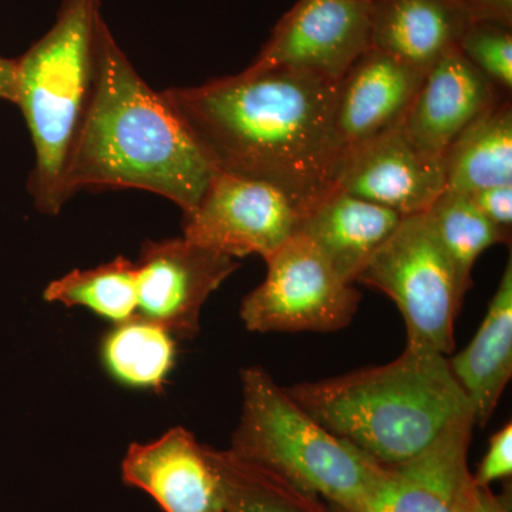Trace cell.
I'll list each match as a JSON object with an SVG mask.
<instances>
[{
    "label": "cell",
    "instance_id": "obj_9",
    "mask_svg": "<svg viewBox=\"0 0 512 512\" xmlns=\"http://www.w3.org/2000/svg\"><path fill=\"white\" fill-rule=\"evenodd\" d=\"M373 0H299L249 70H301L338 83L370 49Z\"/></svg>",
    "mask_w": 512,
    "mask_h": 512
},
{
    "label": "cell",
    "instance_id": "obj_5",
    "mask_svg": "<svg viewBox=\"0 0 512 512\" xmlns=\"http://www.w3.org/2000/svg\"><path fill=\"white\" fill-rule=\"evenodd\" d=\"M242 414L229 451L346 512H369L386 466L326 430L261 367L242 372Z\"/></svg>",
    "mask_w": 512,
    "mask_h": 512
},
{
    "label": "cell",
    "instance_id": "obj_16",
    "mask_svg": "<svg viewBox=\"0 0 512 512\" xmlns=\"http://www.w3.org/2000/svg\"><path fill=\"white\" fill-rule=\"evenodd\" d=\"M403 215L333 190L302 215L296 234L315 245L340 279L355 284Z\"/></svg>",
    "mask_w": 512,
    "mask_h": 512
},
{
    "label": "cell",
    "instance_id": "obj_21",
    "mask_svg": "<svg viewBox=\"0 0 512 512\" xmlns=\"http://www.w3.org/2000/svg\"><path fill=\"white\" fill-rule=\"evenodd\" d=\"M47 302L83 306L111 322L123 323L137 315V269L130 259H113L92 269H74L50 282L43 293Z\"/></svg>",
    "mask_w": 512,
    "mask_h": 512
},
{
    "label": "cell",
    "instance_id": "obj_3",
    "mask_svg": "<svg viewBox=\"0 0 512 512\" xmlns=\"http://www.w3.org/2000/svg\"><path fill=\"white\" fill-rule=\"evenodd\" d=\"M284 390L313 420L382 466L417 456L471 412L447 356L412 348L387 365Z\"/></svg>",
    "mask_w": 512,
    "mask_h": 512
},
{
    "label": "cell",
    "instance_id": "obj_15",
    "mask_svg": "<svg viewBox=\"0 0 512 512\" xmlns=\"http://www.w3.org/2000/svg\"><path fill=\"white\" fill-rule=\"evenodd\" d=\"M495 84L458 47L430 67L402 127L421 153L444 161L448 148L498 101Z\"/></svg>",
    "mask_w": 512,
    "mask_h": 512
},
{
    "label": "cell",
    "instance_id": "obj_24",
    "mask_svg": "<svg viewBox=\"0 0 512 512\" xmlns=\"http://www.w3.org/2000/svg\"><path fill=\"white\" fill-rule=\"evenodd\" d=\"M457 47L491 83L511 92V28L493 22H473L461 36Z\"/></svg>",
    "mask_w": 512,
    "mask_h": 512
},
{
    "label": "cell",
    "instance_id": "obj_1",
    "mask_svg": "<svg viewBox=\"0 0 512 512\" xmlns=\"http://www.w3.org/2000/svg\"><path fill=\"white\" fill-rule=\"evenodd\" d=\"M336 90L316 74L276 67L163 93L217 170L276 185L302 218L333 191Z\"/></svg>",
    "mask_w": 512,
    "mask_h": 512
},
{
    "label": "cell",
    "instance_id": "obj_7",
    "mask_svg": "<svg viewBox=\"0 0 512 512\" xmlns=\"http://www.w3.org/2000/svg\"><path fill=\"white\" fill-rule=\"evenodd\" d=\"M265 261V281L241 306L249 330L336 332L352 322L359 291L339 278L308 238L293 235Z\"/></svg>",
    "mask_w": 512,
    "mask_h": 512
},
{
    "label": "cell",
    "instance_id": "obj_17",
    "mask_svg": "<svg viewBox=\"0 0 512 512\" xmlns=\"http://www.w3.org/2000/svg\"><path fill=\"white\" fill-rule=\"evenodd\" d=\"M473 22L456 0H373L370 47L427 72Z\"/></svg>",
    "mask_w": 512,
    "mask_h": 512
},
{
    "label": "cell",
    "instance_id": "obj_30",
    "mask_svg": "<svg viewBox=\"0 0 512 512\" xmlns=\"http://www.w3.org/2000/svg\"><path fill=\"white\" fill-rule=\"evenodd\" d=\"M456 2H457V3H460V5H461V0H456Z\"/></svg>",
    "mask_w": 512,
    "mask_h": 512
},
{
    "label": "cell",
    "instance_id": "obj_26",
    "mask_svg": "<svg viewBox=\"0 0 512 512\" xmlns=\"http://www.w3.org/2000/svg\"><path fill=\"white\" fill-rule=\"evenodd\" d=\"M468 195L488 220L505 231H511L512 184L481 188V190L470 192Z\"/></svg>",
    "mask_w": 512,
    "mask_h": 512
},
{
    "label": "cell",
    "instance_id": "obj_20",
    "mask_svg": "<svg viewBox=\"0 0 512 512\" xmlns=\"http://www.w3.org/2000/svg\"><path fill=\"white\" fill-rule=\"evenodd\" d=\"M175 355L173 335L143 318L117 323L101 342V360L109 375L133 389L160 390Z\"/></svg>",
    "mask_w": 512,
    "mask_h": 512
},
{
    "label": "cell",
    "instance_id": "obj_2",
    "mask_svg": "<svg viewBox=\"0 0 512 512\" xmlns=\"http://www.w3.org/2000/svg\"><path fill=\"white\" fill-rule=\"evenodd\" d=\"M217 168L163 92L148 86L101 20L92 104L67 171L82 188H136L188 214Z\"/></svg>",
    "mask_w": 512,
    "mask_h": 512
},
{
    "label": "cell",
    "instance_id": "obj_27",
    "mask_svg": "<svg viewBox=\"0 0 512 512\" xmlns=\"http://www.w3.org/2000/svg\"><path fill=\"white\" fill-rule=\"evenodd\" d=\"M470 512H511L510 500L495 495L490 487H478L476 503Z\"/></svg>",
    "mask_w": 512,
    "mask_h": 512
},
{
    "label": "cell",
    "instance_id": "obj_11",
    "mask_svg": "<svg viewBox=\"0 0 512 512\" xmlns=\"http://www.w3.org/2000/svg\"><path fill=\"white\" fill-rule=\"evenodd\" d=\"M333 190L403 217L420 214L446 190L444 161L421 153L399 126L340 158Z\"/></svg>",
    "mask_w": 512,
    "mask_h": 512
},
{
    "label": "cell",
    "instance_id": "obj_28",
    "mask_svg": "<svg viewBox=\"0 0 512 512\" xmlns=\"http://www.w3.org/2000/svg\"><path fill=\"white\" fill-rule=\"evenodd\" d=\"M0 100L15 103L16 100V59L0 57Z\"/></svg>",
    "mask_w": 512,
    "mask_h": 512
},
{
    "label": "cell",
    "instance_id": "obj_25",
    "mask_svg": "<svg viewBox=\"0 0 512 512\" xmlns=\"http://www.w3.org/2000/svg\"><path fill=\"white\" fill-rule=\"evenodd\" d=\"M512 474V424H505L503 429L491 437L487 454L477 468L473 480L477 487H490L494 481L510 478Z\"/></svg>",
    "mask_w": 512,
    "mask_h": 512
},
{
    "label": "cell",
    "instance_id": "obj_18",
    "mask_svg": "<svg viewBox=\"0 0 512 512\" xmlns=\"http://www.w3.org/2000/svg\"><path fill=\"white\" fill-rule=\"evenodd\" d=\"M447 360L454 379L470 403L474 423L484 427L512 376L511 258L476 336L463 352Z\"/></svg>",
    "mask_w": 512,
    "mask_h": 512
},
{
    "label": "cell",
    "instance_id": "obj_12",
    "mask_svg": "<svg viewBox=\"0 0 512 512\" xmlns=\"http://www.w3.org/2000/svg\"><path fill=\"white\" fill-rule=\"evenodd\" d=\"M121 473L164 512H222L227 504L220 451L202 446L181 427L151 443L131 444Z\"/></svg>",
    "mask_w": 512,
    "mask_h": 512
},
{
    "label": "cell",
    "instance_id": "obj_8",
    "mask_svg": "<svg viewBox=\"0 0 512 512\" xmlns=\"http://www.w3.org/2000/svg\"><path fill=\"white\" fill-rule=\"evenodd\" d=\"M301 212L268 181L217 170L197 207L184 215V238L202 248L242 258H269L296 234Z\"/></svg>",
    "mask_w": 512,
    "mask_h": 512
},
{
    "label": "cell",
    "instance_id": "obj_13",
    "mask_svg": "<svg viewBox=\"0 0 512 512\" xmlns=\"http://www.w3.org/2000/svg\"><path fill=\"white\" fill-rule=\"evenodd\" d=\"M473 412L456 417L430 446L403 463L386 466L369 512H470L478 487L468 468Z\"/></svg>",
    "mask_w": 512,
    "mask_h": 512
},
{
    "label": "cell",
    "instance_id": "obj_6",
    "mask_svg": "<svg viewBox=\"0 0 512 512\" xmlns=\"http://www.w3.org/2000/svg\"><path fill=\"white\" fill-rule=\"evenodd\" d=\"M356 282L396 303L406 325V348L453 353L464 295L429 211L404 217Z\"/></svg>",
    "mask_w": 512,
    "mask_h": 512
},
{
    "label": "cell",
    "instance_id": "obj_14",
    "mask_svg": "<svg viewBox=\"0 0 512 512\" xmlns=\"http://www.w3.org/2000/svg\"><path fill=\"white\" fill-rule=\"evenodd\" d=\"M426 72L370 47L338 82L333 134L339 160L402 126ZM339 163V161H338Z\"/></svg>",
    "mask_w": 512,
    "mask_h": 512
},
{
    "label": "cell",
    "instance_id": "obj_19",
    "mask_svg": "<svg viewBox=\"0 0 512 512\" xmlns=\"http://www.w3.org/2000/svg\"><path fill=\"white\" fill-rule=\"evenodd\" d=\"M446 190L470 194L512 184V109L497 101L470 124L444 157Z\"/></svg>",
    "mask_w": 512,
    "mask_h": 512
},
{
    "label": "cell",
    "instance_id": "obj_23",
    "mask_svg": "<svg viewBox=\"0 0 512 512\" xmlns=\"http://www.w3.org/2000/svg\"><path fill=\"white\" fill-rule=\"evenodd\" d=\"M220 457L228 488L222 512H332L319 497L268 468L249 463L229 450L220 451Z\"/></svg>",
    "mask_w": 512,
    "mask_h": 512
},
{
    "label": "cell",
    "instance_id": "obj_4",
    "mask_svg": "<svg viewBox=\"0 0 512 512\" xmlns=\"http://www.w3.org/2000/svg\"><path fill=\"white\" fill-rule=\"evenodd\" d=\"M100 0H62L55 25L16 59V100L35 148L29 190L37 210L57 215L97 80Z\"/></svg>",
    "mask_w": 512,
    "mask_h": 512
},
{
    "label": "cell",
    "instance_id": "obj_29",
    "mask_svg": "<svg viewBox=\"0 0 512 512\" xmlns=\"http://www.w3.org/2000/svg\"><path fill=\"white\" fill-rule=\"evenodd\" d=\"M329 507H330V511H332V512H346V511L340 510V508H338V507H333V505H329Z\"/></svg>",
    "mask_w": 512,
    "mask_h": 512
},
{
    "label": "cell",
    "instance_id": "obj_10",
    "mask_svg": "<svg viewBox=\"0 0 512 512\" xmlns=\"http://www.w3.org/2000/svg\"><path fill=\"white\" fill-rule=\"evenodd\" d=\"M238 268L232 256L184 237L148 241L136 262V318L157 323L178 338H194L202 306Z\"/></svg>",
    "mask_w": 512,
    "mask_h": 512
},
{
    "label": "cell",
    "instance_id": "obj_22",
    "mask_svg": "<svg viewBox=\"0 0 512 512\" xmlns=\"http://www.w3.org/2000/svg\"><path fill=\"white\" fill-rule=\"evenodd\" d=\"M429 212L466 296L477 259L493 245L510 242V232L488 220L464 192L444 190Z\"/></svg>",
    "mask_w": 512,
    "mask_h": 512
}]
</instances>
